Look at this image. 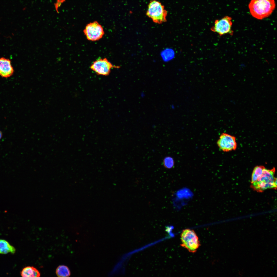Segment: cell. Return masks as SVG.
I'll list each match as a JSON object with an SVG mask.
<instances>
[{
	"mask_svg": "<svg viewBox=\"0 0 277 277\" xmlns=\"http://www.w3.org/2000/svg\"><path fill=\"white\" fill-rule=\"evenodd\" d=\"M249 8L250 13L254 18L262 20L269 16L275 7L274 0H251Z\"/></svg>",
	"mask_w": 277,
	"mask_h": 277,
	"instance_id": "cell-1",
	"label": "cell"
},
{
	"mask_svg": "<svg viewBox=\"0 0 277 277\" xmlns=\"http://www.w3.org/2000/svg\"><path fill=\"white\" fill-rule=\"evenodd\" d=\"M146 14L156 23L161 24L166 21L167 11L161 3L156 0L150 1Z\"/></svg>",
	"mask_w": 277,
	"mask_h": 277,
	"instance_id": "cell-2",
	"label": "cell"
},
{
	"mask_svg": "<svg viewBox=\"0 0 277 277\" xmlns=\"http://www.w3.org/2000/svg\"><path fill=\"white\" fill-rule=\"evenodd\" d=\"M181 246L189 252L194 253L200 246L199 238L195 231L187 229L183 230L181 235Z\"/></svg>",
	"mask_w": 277,
	"mask_h": 277,
	"instance_id": "cell-3",
	"label": "cell"
},
{
	"mask_svg": "<svg viewBox=\"0 0 277 277\" xmlns=\"http://www.w3.org/2000/svg\"><path fill=\"white\" fill-rule=\"evenodd\" d=\"M83 31L87 39L92 41L99 40L104 34L103 27L97 21L87 24Z\"/></svg>",
	"mask_w": 277,
	"mask_h": 277,
	"instance_id": "cell-4",
	"label": "cell"
},
{
	"mask_svg": "<svg viewBox=\"0 0 277 277\" xmlns=\"http://www.w3.org/2000/svg\"><path fill=\"white\" fill-rule=\"evenodd\" d=\"M232 25V18L229 16H226L216 20L211 29L220 36L226 34L232 35L233 33Z\"/></svg>",
	"mask_w": 277,
	"mask_h": 277,
	"instance_id": "cell-5",
	"label": "cell"
},
{
	"mask_svg": "<svg viewBox=\"0 0 277 277\" xmlns=\"http://www.w3.org/2000/svg\"><path fill=\"white\" fill-rule=\"evenodd\" d=\"M119 68L114 66L106 58H100L91 64L90 68L98 75L106 76L110 73L113 68Z\"/></svg>",
	"mask_w": 277,
	"mask_h": 277,
	"instance_id": "cell-6",
	"label": "cell"
},
{
	"mask_svg": "<svg viewBox=\"0 0 277 277\" xmlns=\"http://www.w3.org/2000/svg\"><path fill=\"white\" fill-rule=\"evenodd\" d=\"M217 143L220 149L224 152L235 150L237 147L235 137L225 133L220 135Z\"/></svg>",
	"mask_w": 277,
	"mask_h": 277,
	"instance_id": "cell-7",
	"label": "cell"
},
{
	"mask_svg": "<svg viewBox=\"0 0 277 277\" xmlns=\"http://www.w3.org/2000/svg\"><path fill=\"white\" fill-rule=\"evenodd\" d=\"M14 72L10 60L4 57L0 58V76L7 78L12 76Z\"/></svg>",
	"mask_w": 277,
	"mask_h": 277,
	"instance_id": "cell-8",
	"label": "cell"
},
{
	"mask_svg": "<svg viewBox=\"0 0 277 277\" xmlns=\"http://www.w3.org/2000/svg\"><path fill=\"white\" fill-rule=\"evenodd\" d=\"M21 276L23 277H39L40 274L35 268L27 266L24 268L21 272Z\"/></svg>",
	"mask_w": 277,
	"mask_h": 277,
	"instance_id": "cell-9",
	"label": "cell"
},
{
	"mask_svg": "<svg viewBox=\"0 0 277 277\" xmlns=\"http://www.w3.org/2000/svg\"><path fill=\"white\" fill-rule=\"evenodd\" d=\"M15 248L7 241L0 239V254H6L9 253H14Z\"/></svg>",
	"mask_w": 277,
	"mask_h": 277,
	"instance_id": "cell-10",
	"label": "cell"
},
{
	"mask_svg": "<svg viewBox=\"0 0 277 277\" xmlns=\"http://www.w3.org/2000/svg\"><path fill=\"white\" fill-rule=\"evenodd\" d=\"M56 274L59 277H67L71 275L70 271L66 266L62 265L59 266L56 268Z\"/></svg>",
	"mask_w": 277,
	"mask_h": 277,
	"instance_id": "cell-11",
	"label": "cell"
},
{
	"mask_svg": "<svg viewBox=\"0 0 277 277\" xmlns=\"http://www.w3.org/2000/svg\"><path fill=\"white\" fill-rule=\"evenodd\" d=\"M264 167L263 166H257L254 169L251 177V183H253L258 180L259 177L263 173Z\"/></svg>",
	"mask_w": 277,
	"mask_h": 277,
	"instance_id": "cell-12",
	"label": "cell"
},
{
	"mask_svg": "<svg viewBox=\"0 0 277 277\" xmlns=\"http://www.w3.org/2000/svg\"><path fill=\"white\" fill-rule=\"evenodd\" d=\"M162 164L165 168L168 169H171L174 167V161L172 157L169 156H166L164 159Z\"/></svg>",
	"mask_w": 277,
	"mask_h": 277,
	"instance_id": "cell-13",
	"label": "cell"
},
{
	"mask_svg": "<svg viewBox=\"0 0 277 277\" xmlns=\"http://www.w3.org/2000/svg\"><path fill=\"white\" fill-rule=\"evenodd\" d=\"M173 52L170 49H167L164 50L161 53V56L163 60L167 61L172 58L173 56Z\"/></svg>",
	"mask_w": 277,
	"mask_h": 277,
	"instance_id": "cell-14",
	"label": "cell"
},
{
	"mask_svg": "<svg viewBox=\"0 0 277 277\" xmlns=\"http://www.w3.org/2000/svg\"><path fill=\"white\" fill-rule=\"evenodd\" d=\"M2 136V132L0 131V139L1 138Z\"/></svg>",
	"mask_w": 277,
	"mask_h": 277,
	"instance_id": "cell-15",
	"label": "cell"
},
{
	"mask_svg": "<svg viewBox=\"0 0 277 277\" xmlns=\"http://www.w3.org/2000/svg\"><path fill=\"white\" fill-rule=\"evenodd\" d=\"M58 0V1H60V0Z\"/></svg>",
	"mask_w": 277,
	"mask_h": 277,
	"instance_id": "cell-16",
	"label": "cell"
}]
</instances>
